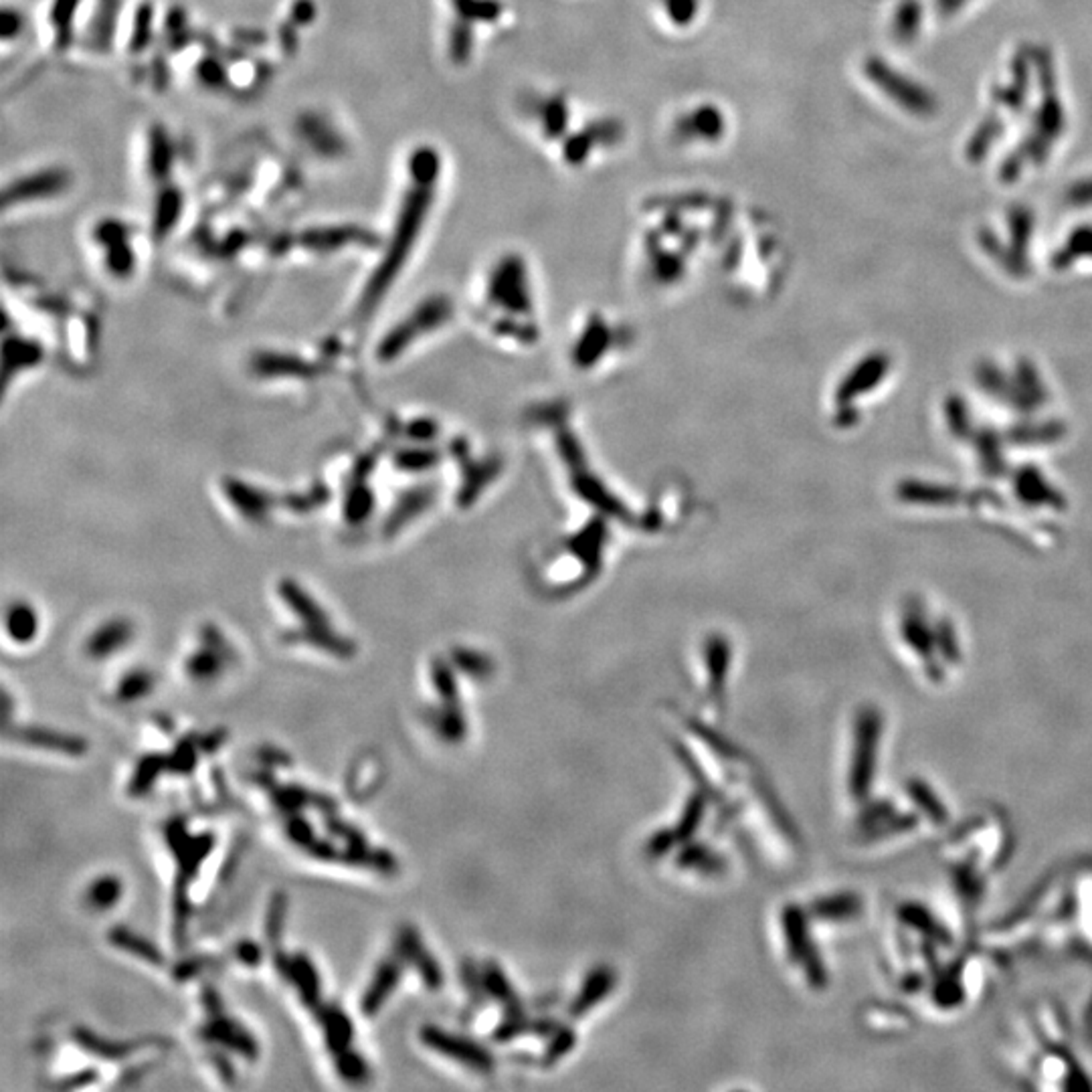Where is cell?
I'll return each instance as SVG.
<instances>
[{"instance_id":"1","label":"cell","mask_w":1092,"mask_h":1092,"mask_svg":"<svg viewBox=\"0 0 1092 1092\" xmlns=\"http://www.w3.org/2000/svg\"><path fill=\"white\" fill-rule=\"evenodd\" d=\"M164 838L170 852L176 858L178 874H176V888H174V933L176 941L184 939L187 933V920L190 912L189 904V884L197 876L201 864L206 860V856L213 852L215 846V836L213 833H201V836H190L187 830V822L182 817H174L164 825Z\"/></svg>"},{"instance_id":"2","label":"cell","mask_w":1092,"mask_h":1092,"mask_svg":"<svg viewBox=\"0 0 1092 1092\" xmlns=\"http://www.w3.org/2000/svg\"><path fill=\"white\" fill-rule=\"evenodd\" d=\"M880 731H882V720L880 716L876 715V712H864V715L856 720V742H854V755H852V763H849V794H852L856 799L866 797L868 789H870V781H872V773L876 767V755H878V742H880Z\"/></svg>"},{"instance_id":"3","label":"cell","mask_w":1092,"mask_h":1092,"mask_svg":"<svg viewBox=\"0 0 1092 1092\" xmlns=\"http://www.w3.org/2000/svg\"><path fill=\"white\" fill-rule=\"evenodd\" d=\"M783 933L791 959H795L797 965L803 967L813 987H824L827 973L808 931V918H805V912L799 906H787L783 910Z\"/></svg>"},{"instance_id":"4","label":"cell","mask_w":1092,"mask_h":1092,"mask_svg":"<svg viewBox=\"0 0 1092 1092\" xmlns=\"http://www.w3.org/2000/svg\"><path fill=\"white\" fill-rule=\"evenodd\" d=\"M252 781L257 785V787H263L267 791V795L271 797V803H274L275 809L285 817L299 813L304 808H314V809L322 811L324 816H332V813L338 811V805L332 797L318 794V791L296 787V785H291V787H282V785L274 779V775H271L269 771H255V773L252 775Z\"/></svg>"},{"instance_id":"5","label":"cell","mask_w":1092,"mask_h":1092,"mask_svg":"<svg viewBox=\"0 0 1092 1092\" xmlns=\"http://www.w3.org/2000/svg\"><path fill=\"white\" fill-rule=\"evenodd\" d=\"M421 1040L427 1048L466 1068L477 1070V1073H490L494 1068V1056L490 1054V1050L476 1044L474 1040L458 1036V1034H449L435 1026H425L421 1030Z\"/></svg>"},{"instance_id":"6","label":"cell","mask_w":1092,"mask_h":1092,"mask_svg":"<svg viewBox=\"0 0 1092 1092\" xmlns=\"http://www.w3.org/2000/svg\"><path fill=\"white\" fill-rule=\"evenodd\" d=\"M866 71L870 80L880 85L884 94L890 96L896 104H901V108L917 113V116H929L934 112V99L931 94H926L923 88H918L917 83L906 80V77L898 75V71L884 66L880 59L870 61Z\"/></svg>"},{"instance_id":"7","label":"cell","mask_w":1092,"mask_h":1092,"mask_svg":"<svg viewBox=\"0 0 1092 1092\" xmlns=\"http://www.w3.org/2000/svg\"><path fill=\"white\" fill-rule=\"evenodd\" d=\"M197 1036L205 1044H219L229 1050L245 1056L247 1060H255L259 1054V1046L253 1038V1034L245 1026L239 1024L237 1019L225 1016L223 1011L215 1016H206V1022L198 1027Z\"/></svg>"},{"instance_id":"8","label":"cell","mask_w":1092,"mask_h":1092,"mask_svg":"<svg viewBox=\"0 0 1092 1092\" xmlns=\"http://www.w3.org/2000/svg\"><path fill=\"white\" fill-rule=\"evenodd\" d=\"M395 953L401 957L407 965H411L423 980L427 989H439L444 985V973H441L439 963L433 959V955L427 951L423 939L411 925H403L397 933Z\"/></svg>"},{"instance_id":"9","label":"cell","mask_w":1092,"mask_h":1092,"mask_svg":"<svg viewBox=\"0 0 1092 1092\" xmlns=\"http://www.w3.org/2000/svg\"><path fill=\"white\" fill-rule=\"evenodd\" d=\"M4 737L17 742H23L28 747L45 748V751H55L67 756H81L88 753V740L77 734H67L53 731V728L43 726H4Z\"/></svg>"},{"instance_id":"10","label":"cell","mask_w":1092,"mask_h":1092,"mask_svg":"<svg viewBox=\"0 0 1092 1092\" xmlns=\"http://www.w3.org/2000/svg\"><path fill=\"white\" fill-rule=\"evenodd\" d=\"M405 967H407V963L399 957L397 953L378 963V967L373 975V981H370L368 987L364 989V995L360 999V1010L364 1016L373 1018L378 1011H381L384 1002H387V999L392 995V991L397 989L399 981H401Z\"/></svg>"},{"instance_id":"11","label":"cell","mask_w":1092,"mask_h":1092,"mask_svg":"<svg viewBox=\"0 0 1092 1092\" xmlns=\"http://www.w3.org/2000/svg\"><path fill=\"white\" fill-rule=\"evenodd\" d=\"M75 1040V1044L83 1048L85 1052L97 1056V1058L104 1060H121L126 1058V1056H130L134 1052L142 1050V1048H148L150 1042L159 1040V1038H140V1040H132V1042H116V1040H108L104 1036H99V1034L88 1030V1027L77 1026L74 1034H71Z\"/></svg>"},{"instance_id":"12","label":"cell","mask_w":1092,"mask_h":1092,"mask_svg":"<svg viewBox=\"0 0 1092 1092\" xmlns=\"http://www.w3.org/2000/svg\"><path fill=\"white\" fill-rule=\"evenodd\" d=\"M383 779H384V775L381 771V765H378L373 755L364 753L359 756V759H354L351 771H348L346 791L354 802L362 803L364 799L375 795V791L381 787Z\"/></svg>"},{"instance_id":"13","label":"cell","mask_w":1092,"mask_h":1092,"mask_svg":"<svg viewBox=\"0 0 1092 1092\" xmlns=\"http://www.w3.org/2000/svg\"><path fill=\"white\" fill-rule=\"evenodd\" d=\"M316 1018L324 1030L328 1050H330L332 1054H338L342 1050H346V1048H351L352 1038H354L352 1022H351V1018H348L346 1013L338 1008V1005H334V1003L318 1005Z\"/></svg>"},{"instance_id":"14","label":"cell","mask_w":1092,"mask_h":1092,"mask_svg":"<svg viewBox=\"0 0 1092 1092\" xmlns=\"http://www.w3.org/2000/svg\"><path fill=\"white\" fill-rule=\"evenodd\" d=\"M617 985V975L613 973L609 967H597L593 973L587 977V981L583 983V987L579 991V995L570 1005V1016L573 1018H583L587 1016V1013L595 1008L597 1003H601L603 999L611 994V989Z\"/></svg>"},{"instance_id":"15","label":"cell","mask_w":1092,"mask_h":1092,"mask_svg":"<svg viewBox=\"0 0 1092 1092\" xmlns=\"http://www.w3.org/2000/svg\"><path fill=\"white\" fill-rule=\"evenodd\" d=\"M290 981L298 987L299 997H302V1002H304L306 1008L316 1010L318 1005H320V994H322V985H320L318 969L314 967V963H312V959L308 957V955H304V953L291 955Z\"/></svg>"},{"instance_id":"16","label":"cell","mask_w":1092,"mask_h":1092,"mask_svg":"<svg viewBox=\"0 0 1092 1092\" xmlns=\"http://www.w3.org/2000/svg\"><path fill=\"white\" fill-rule=\"evenodd\" d=\"M108 941L112 947L120 949V951L130 953L134 957H138L142 961L150 963V965L162 967L164 963H167V957H164V953H160V949L156 947L154 943H150L148 939L140 937V934H136L134 931L126 929V926H112L108 931Z\"/></svg>"},{"instance_id":"17","label":"cell","mask_w":1092,"mask_h":1092,"mask_svg":"<svg viewBox=\"0 0 1092 1092\" xmlns=\"http://www.w3.org/2000/svg\"><path fill=\"white\" fill-rule=\"evenodd\" d=\"M67 184V176L61 173V170H49V173H37L31 176L20 178V181L14 184V198L17 201H27V198H37V197H53L57 192H61L66 189Z\"/></svg>"},{"instance_id":"18","label":"cell","mask_w":1092,"mask_h":1092,"mask_svg":"<svg viewBox=\"0 0 1092 1092\" xmlns=\"http://www.w3.org/2000/svg\"><path fill=\"white\" fill-rule=\"evenodd\" d=\"M164 771H168V755L150 753L142 756L138 765H136L130 783H128V794L132 797L146 795L154 787V783L160 779Z\"/></svg>"},{"instance_id":"19","label":"cell","mask_w":1092,"mask_h":1092,"mask_svg":"<svg viewBox=\"0 0 1092 1092\" xmlns=\"http://www.w3.org/2000/svg\"><path fill=\"white\" fill-rule=\"evenodd\" d=\"M121 892H124V884H121L120 878L113 874H104L96 878L88 887V890H85V904L97 912L110 910L120 902Z\"/></svg>"},{"instance_id":"20","label":"cell","mask_w":1092,"mask_h":1092,"mask_svg":"<svg viewBox=\"0 0 1092 1092\" xmlns=\"http://www.w3.org/2000/svg\"><path fill=\"white\" fill-rule=\"evenodd\" d=\"M285 912H288V895L277 890L269 898L267 915H266V939L271 949V957L280 955L282 951V937H283V923Z\"/></svg>"},{"instance_id":"21","label":"cell","mask_w":1092,"mask_h":1092,"mask_svg":"<svg viewBox=\"0 0 1092 1092\" xmlns=\"http://www.w3.org/2000/svg\"><path fill=\"white\" fill-rule=\"evenodd\" d=\"M811 912L819 920H848L858 917L860 901L854 895L827 896L813 902Z\"/></svg>"},{"instance_id":"22","label":"cell","mask_w":1092,"mask_h":1092,"mask_svg":"<svg viewBox=\"0 0 1092 1092\" xmlns=\"http://www.w3.org/2000/svg\"><path fill=\"white\" fill-rule=\"evenodd\" d=\"M427 723L433 726V731L438 732L439 739H444L445 742H461L463 739H466L468 724H466V720H463V715L460 712L458 706L445 704L444 710L431 712V716Z\"/></svg>"},{"instance_id":"23","label":"cell","mask_w":1092,"mask_h":1092,"mask_svg":"<svg viewBox=\"0 0 1092 1092\" xmlns=\"http://www.w3.org/2000/svg\"><path fill=\"white\" fill-rule=\"evenodd\" d=\"M680 866L684 868H692L696 870V872L701 874H723L726 870L724 860L720 858L716 852H712V849L706 848L704 844H696V846H688L684 852L680 854Z\"/></svg>"},{"instance_id":"24","label":"cell","mask_w":1092,"mask_h":1092,"mask_svg":"<svg viewBox=\"0 0 1092 1092\" xmlns=\"http://www.w3.org/2000/svg\"><path fill=\"white\" fill-rule=\"evenodd\" d=\"M334 1066H337L340 1079L351 1084H362L370 1079L368 1065L352 1048H346V1050L334 1054Z\"/></svg>"},{"instance_id":"25","label":"cell","mask_w":1092,"mask_h":1092,"mask_svg":"<svg viewBox=\"0 0 1092 1092\" xmlns=\"http://www.w3.org/2000/svg\"><path fill=\"white\" fill-rule=\"evenodd\" d=\"M704 811H706V795L704 794H696L688 799L686 808H684V813L680 817V822L674 827V836L676 840L680 841H688L692 838V833H696L698 827H701L702 819H704Z\"/></svg>"},{"instance_id":"26","label":"cell","mask_w":1092,"mask_h":1092,"mask_svg":"<svg viewBox=\"0 0 1092 1092\" xmlns=\"http://www.w3.org/2000/svg\"><path fill=\"white\" fill-rule=\"evenodd\" d=\"M128 639V627L121 623H113L99 630L94 638L89 639L88 652L94 658H105L110 652H116L120 646H124Z\"/></svg>"},{"instance_id":"27","label":"cell","mask_w":1092,"mask_h":1092,"mask_svg":"<svg viewBox=\"0 0 1092 1092\" xmlns=\"http://www.w3.org/2000/svg\"><path fill=\"white\" fill-rule=\"evenodd\" d=\"M198 739H181L176 742L174 751L168 755V771L174 775H189L197 767L198 756Z\"/></svg>"},{"instance_id":"28","label":"cell","mask_w":1092,"mask_h":1092,"mask_svg":"<svg viewBox=\"0 0 1092 1092\" xmlns=\"http://www.w3.org/2000/svg\"><path fill=\"white\" fill-rule=\"evenodd\" d=\"M482 981H484V989L490 991L492 997H496L498 1002L508 1005L510 1010L516 1008L518 997L514 995L510 983L506 981V975L494 965V963H488V965L484 967Z\"/></svg>"},{"instance_id":"29","label":"cell","mask_w":1092,"mask_h":1092,"mask_svg":"<svg viewBox=\"0 0 1092 1092\" xmlns=\"http://www.w3.org/2000/svg\"><path fill=\"white\" fill-rule=\"evenodd\" d=\"M918 23H920V6L917 4V0H904V3L898 6V12L895 19L896 39H901V43L910 41L918 31Z\"/></svg>"},{"instance_id":"30","label":"cell","mask_w":1092,"mask_h":1092,"mask_svg":"<svg viewBox=\"0 0 1092 1092\" xmlns=\"http://www.w3.org/2000/svg\"><path fill=\"white\" fill-rule=\"evenodd\" d=\"M221 666H223V660H221V655L215 649H205V652L192 655L187 663V670L197 680H209V678L221 672Z\"/></svg>"},{"instance_id":"31","label":"cell","mask_w":1092,"mask_h":1092,"mask_svg":"<svg viewBox=\"0 0 1092 1092\" xmlns=\"http://www.w3.org/2000/svg\"><path fill=\"white\" fill-rule=\"evenodd\" d=\"M150 692H152V678L144 672H134L128 674L124 680L120 682L118 701L134 702L138 701V698L150 694Z\"/></svg>"},{"instance_id":"32","label":"cell","mask_w":1092,"mask_h":1092,"mask_svg":"<svg viewBox=\"0 0 1092 1092\" xmlns=\"http://www.w3.org/2000/svg\"><path fill=\"white\" fill-rule=\"evenodd\" d=\"M285 836H288L298 848L306 849L308 848L316 836H314L312 825L306 822V819L299 816V813H294V816L285 817Z\"/></svg>"},{"instance_id":"33","label":"cell","mask_w":1092,"mask_h":1092,"mask_svg":"<svg viewBox=\"0 0 1092 1092\" xmlns=\"http://www.w3.org/2000/svg\"><path fill=\"white\" fill-rule=\"evenodd\" d=\"M37 630V621L27 609H17L9 617V633L14 641H31Z\"/></svg>"},{"instance_id":"34","label":"cell","mask_w":1092,"mask_h":1092,"mask_svg":"<svg viewBox=\"0 0 1092 1092\" xmlns=\"http://www.w3.org/2000/svg\"><path fill=\"white\" fill-rule=\"evenodd\" d=\"M213 961H215V959L209 957V955H197V957H190V959H187V961L178 963V965H176V967H174V971H173L174 980H176V981H189V980H192V977H195V975L203 973L205 969L213 967Z\"/></svg>"},{"instance_id":"35","label":"cell","mask_w":1092,"mask_h":1092,"mask_svg":"<svg viewBox=\"0 0 1092 1092\" xmlns=\"http://www.w3.org/2000/svg\"><path fill=\"white\" fill-rule=\"evenodd\" d=\"M433 682L435 688H438L439 696L444 698V702L449 706H458V690H455V682L452 680V676H449L447 670L441 666H435L433 672Z\"/></svg>"},{"instance_id":"36","label":"cell","mask_w":1092,"mask_h":1092,"mask_svg":"<svg viewBox=\"0 0 1092 1092\" xmlns=\"http://www.w3.org/2000/svg\"><path fill=\"white\" fill-rule=\"evenodd\" d=\"M233 955H235V959L241 963V965H247V967L261 965V959H263L261 947L257 945L255 941H249V939H243V941H239V943H235Z\"/></svg>"},{"instance_id":"37","label":"cell","mask_w":1092,"mask_h":1092,"mask_svg":"<svg viewBox=\"0 0 1092 1092\" xmlns=\"http://www.w3.org/2000/svg\"><path fill=\"white\" fill-rule=\"evenodd\" d=\"M99 1079V1073L96 1068H85L81 1073H75L71 1076H66V1079H61L59 1082H55L57 1088L61 1090H71V1088H81L88 1087V1084L96 1082Z\"/></svg>"},{"instance_id":"38","label":"cell","mask_w":1092,"mask_h":1092,"mask_svg":"<svg viewBox=\"0 0 1092 1092\" xmlns=\"http://www.w3.org/2000/svg\"><path fill=\"white\" fill-rule=\"evenodd\" d=\"M201 1002H203V1005H205L206 1016H215V1013L225 1011L223 999H221L219 991H217L215 987H213V985H209V983L203 985V989H201Z\"/></svg>"},{"instance_id":"39","label":"cell","mask_w":1092,"mask_h":1092,"mask_svg":"<svg viewBox=\"0 0 1092 1092\" xmlns=\"http://www.w3.org/2000/svg\"><path fill=\"white\" fill-rule=\"evenodd\" d=\"M674 844H678V840H676V836H674V830H672V832H658V833H655V836H654L652 840H649V844H647V854H649V856H654V858H655V856L666 854L668 849L672 848Z\"/></svg>"},{"instance_id":"40","label":"cell","mask_w":1092,"mask_h":1092,"mask_svg":"<svg viewBox=\"0 0 1092 1092\" xmlns=\"http://www.w3.org/2000/svg\"><path fill=\"white\" fill-rule=\"evenodd\" d=\"M575 1044V1036L569 1030H562L559 1034V1038L554 1040V1044L551 1046V1050L545 1056L546 1062H554L556 1058H561V1056H565L567 1052H570V1048Z\"/></svg>"},{"instance_id":"41","label":"cell","mask_w":1092,"mask_h":1092,"mask_svg":"<svg viewBox=\"0 0 1092 1092\" xmlns=\"http://www.w3.org/2000/svg\"><path fill=\"white\" fill-rule=\"evenodd\" d=\"M225 740H227V732L223 731V728H219V731L209 732V734H206V737L198 739V748H201L203 753L211 755V753H215L217 748L223 747Z\"/></svg>"},{"instance_id":"42","label":"cell","mask_w":1092,"mask_h":1092,"mask_svg":"<svg viewBox=\"0 0 1092 1092\" xmlns=\"http://www.w3.org/2000/svg\"><path fill=\"white\" fill-rule=\"evenodd\" d=\"M209 1058H211V1062H213V1066L217 1068V1073H219L221 1079H223L225 1082L233 1084V1080H235V1068H233L231 1062L227 1060L225 1056L221 1054V1052H211V1054H209Z\"/></svg>"},{"instance_id":"43","label":"cell","mask_w":1092,"mask_h":1092,"mask_svg":"<svg viewBox=\"0 0 1092 1092\" xmlns=\"http://www.w3.org/2000/svg\"><path fill=\"white\" fill-rule=\"evenodd\" d=\"M259 759L263 761V765L267 767H280V765H290V756L285 755L283 751H277V748H261Z\"/></svg>"},{"instance_id":"44","label":"cell","mask_w":1092,"mask_h":1092,"mask_svg":"<svg viewBox=\"0 0 1092 1092\" xmlns=\"http://www.w3.org/2000/svg\"><path fill=\"white\" fill-rule=\"evenodd\" d=\"M1070 198L1074 203H1090L1092 201V182H1082L1070 192Z\"/></svg>"},{"instance_id":"45","label":"cell","mask_w":1092,"mask_h":1092,"mask_svg":"<svg viewBox=\"0 0 1092 1092\" xmlns=\"http://www.w3.org/2000/svg\"><path fill=\"white\" fill-rule=\"evenodd\" d=\"M967 0H937V11L941 14H953L955 11H959L961 4H965Z\"/></svg>"}]
</instances>
